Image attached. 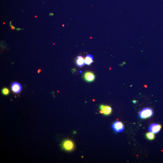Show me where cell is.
Masks as SVG:
<instances>
[{
  "label": "cell",
  "instance_id": "cell-1",
  "mask_svg": "<svg viewBox=\"0 0 163 163\" xmlns=\"http://www.w3.org/2000/svg\"><path fill=\"white\" fill-rule=\"evenodd\" d=\"M154 112L152 109L149 108H146L142 109L139 113V116L142 119H146L151 116Z\"/></svg>",
  "mask_w": 163,
  "mask_h": 163
},
{
  "label": "cell",
  "instance_id": "cell-2",
  "mask_svg": "<svg viewBox=\"0 0 163 163\" xmlns=\"http://www.w3.org/2000/svg\"><path fill=\"white\" fill-rule=\"evenodd\" d=\"M113 130L116 133H120L124 130V127L122 123L120 121H117L115 122L112 125Z\"/></svg>",
  "mask_w": 163,
  "mask_h": 163
},
{
  "label": "cell",
  "instance_id": "cell-3",
  "mask_svg": "<svg viewBox=\"0 0 163 163\" xmlns=\"http://www.w3.org/2000/svg\"><path fill=\"white\" fill-rule=\"evenodd\" d=\"M62 147L63 149L67 151L72 150L74 148V144L72 141L67 140L64 141L62 144Z\"/></svg>",
  "mask_w": 163,
  "mask_h": 163
},
{
  "label": "cell",
  "instance_id": "cell-4",
  "mask_svg": "<svg viewBox=\"0 0 163 163\" xmlns=\"http://www.w3.org/2000/svg\"><path fill=\"white\" fill-rule=\"evenodd\" d=\"M100 113L101 114L108 116L110 115L112 112V108L108 105H101L100 107Z\"/></svg>",
  "mask_w": 163,
  "mask_h": 163
},
{
  "label": "cell",
  "instance_id": "cell-5",
  "mask_svg": "<svg viewBox=\"0 0 163 163\" xmlns=\"http://www.w3.org/2000/svg\"><path fill=\"white\" fill-rule=\"evenodd\" d=\"M161 127V125L154 123L150 125L149 127V130L150 132L155 134L159 132Z\"/></svg>",
  "mask_w": 163,
  "mask_h": 163
},
{
  "label": "cell",
  "instance_id": "cell-6",
  "mask_svg": "<svg viewBox=\"0 0 163 163\" xmlns=\"http://www.w3.org/2000/svg\"><path fill=\"white\" fill-rule=\"evenodd\" d=\"M84 78L86 81L92 82L95 80V76L93 73L91 72H86L84 73Z\"/></svg>",
  "mask_w": 163,
  "mask_h": 163
},
{
  "label": "cell",
  "instance_id": "cell-7",
  "mask_svg": "<svg viewBox=\"0 0 163 163\" xmlns=\"http://www.w3.org/2000/svg\"><path fill=\"white\" fill-rule=\"evenodd\" d=\"M12 90L14 93H19L21 90L22 87L19 83L17 82H14L11 85Z\"/></svg>",
  "mask_w": 163,
  "mask_h": 163
},
{
  "label": "cell",
  "instance_id": "cell-8",
  "mask_svg": "<svg viewBox=\"0 0 163 163\" xmlns=\"http://www.w3.org/2000/svg\"><path fill=\"white\" fill-rule=\"evenodd\" d=\"M76 63L77 66L79 67H82L85 64V60L83 57L79 56L77 57L76 61Z\"/></svg>",
  "mask_w": 163,
  "mask_h": 163
},
{
  "label": "cell",
  "instance_id": "cell-9",
  "mask_svg": "<svg viewBox=\"0 0 163 163\" xmlns=\"http://www.w3.org/2000/svg\"><path fill=\"white\" fill-rule=\"evenodd\" d=\"M93 57L92 55H89L87 56L85 59V64L90 65L93 62Z\"/></svg>",
  "mask_w": 163,
  "mask_h": 163
},
{
  "label": "cell",
  "instance_id": "cell-10",
  "mask_svg": "<svg viewBox=\"0 0 163 163\" xmlns=\"http://www.w3.org/2000/svg\"><path fill=\"white\" fill-rule=\"evenodd\" d=\"M146 138L149 140H154L155 136L154 133H148L146 135Z\"/></svg>",
  "mask_w": 163,
  "mask_h": 163
},
{
  "label": "cell",
  "instance_id": "cell-11",
  "mask_svg": "<svg viewBox=\"0 0 163 163\" xmlns=\"http://www.w3.org/2000/svg\"><path fill=\"white\" fill-rule=\"evenodd\" d=\"M2 92L4 95H7L9 94V89L7 88H4L2 90Z\"/></svg>",
  "mask_w": 163,
  "mask_h": 163
},
{
  "label": "cell",
  "instance_id": "cell-12",
  "mask_svg": "<svg viewBox=\"0 0 163 163\" xmlns=\"http://www.w3.org/2000/svg\"><path fill=\"white\" fill-rule=\"evenodd\" d=\"M41 70L40 69H39V70H38L37 71V72L38 73H40L41 72Z\"/></svg>",
  "mask_w": 163,
  "mask_h": 163
}]
</instances>
